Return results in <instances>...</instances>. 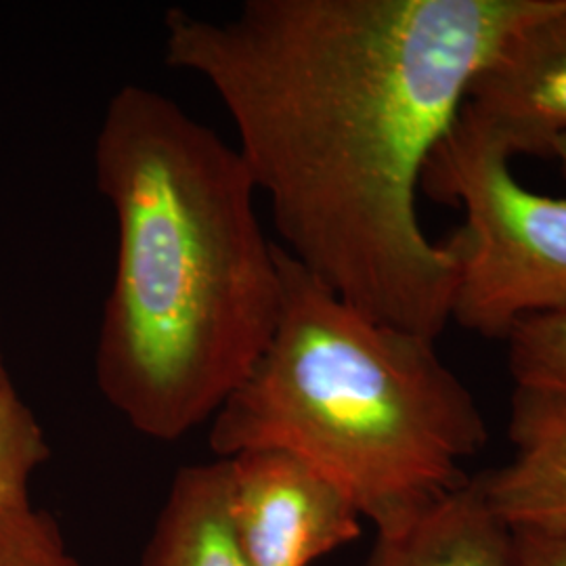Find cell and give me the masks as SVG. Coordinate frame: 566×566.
<instances>
[{"label": "cell", "mask_w": 566, "mask_h": 566, "mask_svg": "<svg viewBox=\"0 0 566 566\" xmlns=\"http://www.w3.org/2000/svg\"><path fill=\"white\" fill-rule=\"evenodd\" d=\"M547 0H245L170 9L164 60L224 105L283 250L378 324L437 340L462 271L418 187L468 84Z\"/></svg>", "instance_id": "cell-1"}, {"label": "cell", "mask_w": 566, "mask_h": 566, "mask_svg": "<svg viewBox=\"0 0 566 566\" xmlns=\"http://www.w3.org/2000/svg\"><path fill=\"white\" fill-rule=\"evenodd\" d=\"M95 182L118 231L97 386L133 430L177 441L212 422L271 340L277 243L264 238L238 147L158 91L114 93Z\"/></svg>", "instance_id": "cell-2"}, {"label": "cell", "mask_w": 566, "mask_h": 566, "mask_svg": "<svg viewBox=\"0 0 566 566\" xmlns=\"http://www.w3.org/2000/svg\"><path fill=\"white\" fill-rule=\"evenodd\" d=\"M282 301L261 359L210 422L217 458L275 451L334 486L376 531L470 479L485 416L434 340L378 324L277 245Z\"/></svg>", "instance_id": "cell-3"}, {"label": "cell", "mask_w": 566, "mask_h": 566, "mask_svg": "<svg viewBox=\"0 0 566 566\" xmlns=\"http://www.w3.org/2000/svg\"><path fill=\"white\" fill-rule=\"evenodd\" d=\"M420 187L465 212L453 322L507 338L528 317L566 313V200L523 187L506 154L460 118L437 143Z\"/></svg>", "instance_id": "cell-4"}, {"label": "cell", "mask_w": 566, "mask_h": 566, "mask_svg": "<svg viewBox=\"0 0 566 566\" xmlns=\"http://www.w3.org/2000/svg\"><path fill=\"white\" fill-rule=\"evenodd\" d=\"M231 523L245 566H311L361 535V516L319 474L275 453L229 458Z\"/></svg>", "instance_id": "cell-5"}, {"label": "cell", "mask_w": 566, "mask_h": 566, "mask_svg": "<svg viewBox=\"0 0 566 566\" xmlns=\"http://www.w3.org/2000/svg\"><path fill=\"white\" fill-rule=\"evenodd\" d=\"M460 120L507 158H552L566 137V0H547L472 76Z\"/></svg>", "instance_id": "cell-6"}, {"label": "cell", "mask_w": 566, "mask_h": 566, "mask_svg": "<svg viewBox=\"0 0 566 566\" xmlns=\"http://www.w3.org/2000/svg\"><path fill=\"white\" fill-rule=\"evenodd\" d=\"M506 465L481 474L489 502L512 528L566 533V392L516 386Z\"/></svg>", "instance_id": "cell-7"}, {"label": "cell", "mask_w": 566, "mask_h": 566, "mask_svg": "<svg viewBox=\"0 0 566 566\" xmlns=\"http://www.w3.org/2000/svg\"><path fill=\"white\" fill-rule=\"evenodd\" d=\"M365 566H516L512 526L474 476L401 525L376 531Z\"/></svg>", "instance_id": "cell-8"}, {"label": "cell", "mask_w": 566, "mask_h": 566, "mask_svg": "<svg viewBox=\"0 0 566 566\" xmlns=\"http://www.w3.org/2000/svg\"><path fill=\"white\" fill-rule=\"evenodd\" d=\"M229 497V460L182 465L166 493L139 566H245Z\"/></svg>", "instance_id": "cell-9"}, {"label": "cell", "mask_w": 566, "mask_h": 566, "mask_svg": "<svg viewBox=\"0 0 566 566\" xmlns=\"http://www.w3.org/2000/svg\"><path fill=\"white\" fill-rule=\"evenodd\" d=\"M49 455L44 430L15 386L0 390V516L32 507L30 483Z\"/></svg>", "instance_id": "cell-10"}, {"label": "cell", "mask_w": 566, "mask_h": 566, "mask_svg": "<svg viewBox=\"0 0 566 566\" xmlns=\"http://www.w3.org/2000/svg\"><path fill=\"white\" fill-rule=\"evenodd\" d=\"M506 340L516 386L566 392V313L528 317Z\"/></svg>", "instance_id": "cell-11"}, {"label": "cell", "mask_w": 566, "mask_h": 566, "mask_svg": "<svg viewBox=\"0 0 566 566\" xmlns=\"http://www.w3.org/2000/svg\"><path fill=\"white\" fill-rule=\"evenodd\" d=\"M0 566H84L44 510L0 516Z\"/></svg>", "instance_id": "cell-12"}, {"label": "cell", "mask_w": 566, "mask_h": 566, "mask_svg": "<svg viewBox=\"0 0 566 566\" xmlns=\"http://www.w3.org/2000/svg\"><path fill=\"white\" fill-rule=\"evenodd\" d=\"M512 539L516 566H566V533L512 528Z\"/></svg>", "instance_id": "cell-13"}, {"label": "cell", "mask_w": 566, "mask_h": 566, "mask_svg": "<svg viewBox=\"0 0 566 566\" xmlns=\"http://www.w3.org/2000/svg\"><path fill=\"white\" fill-rule=\"evenodd\" d=\"M552 160H556V163L560 164V172H563V177H565L566 181V137L558 139L556 145H554Z\"/></svg>", "instance_id": "cell-14"}, {"label": "cell", "mask_w": 566, "mask_h": 566, "mask_svg": "<svg viewBox=\"0 0 566 566\" xmlns=\"http://www.w3.org/2000/svg\"><path fill=\"white\" fill-rule=\"evenodd\" d=\"M7 388H13V382H11V376H9L7 367H4V359L0 355V390H7Z\"/></svg>", "instance_id": "cell-15"}]
</instances>
